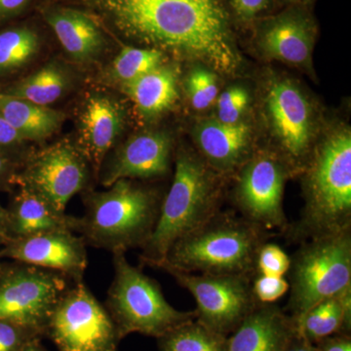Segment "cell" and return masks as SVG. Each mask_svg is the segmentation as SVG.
I'll list each match as a JSON object with an SVG mask.
<instances>
[{
	"mask_svg": "<svg viewBox=\"0 0 351 351\" xmlns=\"http://www.w3.org/2000/svg\"><path fill=\"white\" fill-rule=\"evenodd\" d=\"M127 38L221 73L241 66L226 0H95Z\"/></svg>",
	"mask_w": 351,
	"mask_h": 351,
	"instance_id": "6da1fadb",
	"label": "cell"
},
{
	"mask_svg": "<svg viewBox=\"0 0 351 351\" xmlns=\"http://www.w3.org/2000/svg\"><path fill=\"white\" fill-rule=\"evenodd\" d=\"M304 172V207L301 218L288 225L292 242L351 230V134L343 129L313 149Z\"/></svg>",
	"mask_w": 351,
	"mask_h": 351,
	"instance_id": "7a4b0ae2",
	"label": "cell"
},
{
	"mask_svg": "<svg viewBox=\"0 0 351 351\" xmlns=\"http://www.w3.org/2000/svg\"><path fill=\"white\" fill-rule=\"evenodd\" d=\"M163 197L135 180H119L107 191L85 193V213L71 218V230L87 246L112 253L141 249L156 228Z\"/></svg>",
	"mask_w": 351,
	"mask_h": 351,
	"instance_id": "3957f363",
	"label": "cell"
},
{
	"mask_svg": "<svg viewBox=\"0 0 351 351\" xmlns=\"http://www.w3.org/2000/svg\"><path fill=\"white\" fill-rule=\"evenodd\" d=\"M221 180L198 154L177 152L172 184L163 197L156 228L141 248L144 265L158 267L178 239L221 211Z\"/></svg>",
	"mask_w": 351,
	"mask_h": 351,
	"instance_id": "277c9868",
	"label": "cell"
},
{
	"mask_svg": "<svg viewBox=\"0 0 351 351\" xmlns=\"http://www.w3.org/2000/svg\"><path fill=\"white\" fill-rule=\"evenodd\" d=\"M269 232L234 215L219 211L170 247L157 267L209 276L254 277L258 249Z\"/></svg>",
	"mask_w": 351,
	"mask_h": 351,
	"instance_id": "5b68a950",
	"label": "cell"
},
{
	"mask_svg": "<svg viewBox=\"0 0 351 351\" xmlns=\"http://www.w3.org/2000/svg\"><path fill=\"white\" fill-rule=\"evenodd\" d=\"M112 254L114 277L105 307L112 316L120 339L133 332L158 339L195 319V311H181L171 306L160 285L145 274L141 267L129 263L126 252Z\"/></svg>",
	"mask_w": 351,
	"mask_h": 351,
	"instance_id": "8992f818",
	"label": "cell"
},
{
	"mask_svg": "<svg viewBox=\"0 0 351 351\" xmlns=\"http://www.w3.org/2000/svg\"><path fill=\"white\" fill-rule=\"evenodd\" d=\"M286 313L300 319L311 307L351 287V230L302 242L291 257Z\"/></svg>",
	"mask_w": 351,
	"mask_h": 351,
	"instance_id": "52a82bcc",
	"label": "cell"
},
{
	"mask_svg": "<svg viewBox=\"0 0 351 351\" xmlns=\"http://www.w3.org/2000/svg\"><path fill=\"white\" fill-rule=\"evenodd\" d=\"M44 335L60 351H117L121 339L107 308L83 280L64 291L51 311Z\"/></svg>",
	"mask_w": 351,
	"mask_h": 351,
	"instance_id": "ba28073f",
	"label": "cell"
},
{
	"mask_svg": "<svg viewBox=\"0 0 351 351\" xmlns=\"http://www.w3.org/2000/svg\"><path fill=\"white\" fill-rule=\"evenodd\" d=\"M69 277L17 263L0 271V320L16 323L43 336L51 311L73 283Z\"/></svg>",
	"mask_w": 351,
	"mask_h": 351,
	"instance_id": "9c48e42d",
	"label": "cell"
},
{
	"mask_svg": "<svg viewBox=\"0 0 351 351\" xmlns=\"http://www.w3.org/2000/svg\"><path fill=\"white\" fill-rule=\"evenodd\" d=\"M91 169L76 144L61 141L29 152L18 170L16 184L34 191L58 211L66 213L69 201L86 191Z\"/></svg>",
	"mask_w": 351,
	"mask_h": 351,
	"instance_id": "30bf717a",
	"label": "cell"
},
{
	"mask_svg": "<svg viewBox=\"0 0 351 351\" xmlns=\"http://www.w3.org/2000/svg\"><path fill=\"white\" fill-rule=\"evenodd\" d=\"M196 302L195 320L212 331L228 337L258 306L247 276L189 274L161 267Z\"/></svg>",
	"mask_w": 351,
	"mask_h": 351,
	"instance_id": "8fae6325",
	"label": "cell"
},
{
	"mask_svg": "<svg viewBox=\"0 0 351 351\" xmlns=\"http://www.w3.org/2000/svg\"><path fill=\"white\" fill-rule=\"evenodd\" d=\"M288 166L270 151L257 152L237 172L234 201L241 218L265 232H285L284 189Z\"/></svg>",
	"mask_w": 351,
	"mask_h": 351,
	"instance_id": "7c38bea8",
	"label": "cell"
},
{
	"mask_svg": "<svg viewBox=\"0 0 351 351\" xmlns=\"http://www.w3.org/2000/svg\"><path fill=\"white\" fill-rule=\"evenodd\" d=\"M265 113L278 145L276 156L291 172L302 171L313 154V112L306 95L286 78L270 83Z\"/></svg>",
	"mask_w": 351,
	"mask_h": 351,
	"instance_id": "4fadbf2b",
	"label": "cell"
},
{
	"mask_svg": "<svg viewBox=\"0 0 351 351\" xmlns=\"http://www.w3.org/2000/svg\"><path fill=\"white\" fill-rule=\"evenodd\" d=\"M0 258L60 272L73 282L83 280L88 265L87 245L71 230H58L10 239Z\"/></svg>",
	"mask_w": 351,
	"mask_h": 351,
	"instance_id": "5bb4252c",
	"label": "cell"
},
{
	"mask_svg": "<svg viewBox=\"0 0 351 351\" xmlns=\"http://www.w3.org/2000/svg\"><path fill=\"white\" fill-rule=\"evenodd\" d=\"M172 151L168 133L156 131L132 136L115 149L107 164L101 165V184L108 188L119 180L160 179L170 172Z\"/></svg>",
	"mask_w": 351,
	"mask_h": 351,
	"instance_id": "9a60e30c",
	"label": "cell"
},
{
	"mask_svg": "<svg viewBox=\"0 0 351 351\" xmlns=\"http://www.w3.org/2000/svg\"><path fill=\"white\" fill-rule=\"evenodd\" d=\"M315 25L300 7L263 20L258 27L257 43L263 54L298 66L311 62Z\"/></svg>",
	"mask_w": 351,
	"mask_h": 351,
	"instance_id": "2e32d148",
	"label": "cell"
},
{
	"mask_svg": "<svg viewBox=\"0 0 351 351\" xmlns=\"http://www.w3.org/2000/svg\"><path fill=\"white\" fill-rule=\"evenodd\" d=\"M124 119L123 108L108 95H91L83 104L76 145L96 172L121 136Z\"/></svg>",
	"mask_w": 351,
	"mask_h": 351,
	"instance_id": "e0dca14e",
	"label": "cell"
},
{
	"mask_svg": "<svg viewBox=\"0 0 351 351\" xmlns=\"http://www.w3.org/2000/svg\"><path fill=\"white\" fill-rule=\"evenodd\" d=\"M195 140L201 158L221 176L237 174L250 159L251 129L244 122L223 123L206 119L196 126Z\"/></svg>",
	"mask_w": 351,
	"mask_h": 351,
	"instance_id": "ac0fdd59",
	"label": "cell"
},
{
	"mask_svg": "<svg viewBox=\"0 0 351 351\" xmlns=\"http://www.w3.org/2000/svg\"><path fill=\"white\" fill-rule=\"evenodd\" d=\"M298 331L297 320L276 304H258L228 337L226 351H282Z\"/></svg>",
	"mask_w": 351,
	"mask_h": 351,
	"instance_id": "d6986e66",
	"label": "cell"
},
{
	"mask_svg": "<svg viewBox=\"0 0 351 351\" xmlns=\"http://www.w3.org/2000/svg\"><path fill=\"white\" fill-rule=\"evenodd\" d=\"M46 21L63 49L76 63H92L105 49L101 29L86 14L73 9H57L46 15Z\"/></svg>",
	"mask_w": 351,
	"mask_h": 351,
	"instance_id": "ffe728a7",
	"label": "cell"
},
{
	"mask_svg": "<svg viewBox=\"0 0 351 351\" xmlns=\"http://www.w3.org/2000/svg\"><path fill=\"white\" fill-rule=\"evenodd\" d=\"M6 210L9 240L52 230H71L73 216L58 211L47 200L27 189L20 186Z\"/></svg>",
	"mask_w": 351,
	"mask_h": 351,
	"instance_id": "44dd1931",
	"label": "cell"
},
{
	"mask_svg": "<svg viewBox=\"0 0 351 351\" xmlns=\"http://www.w3.org/2000/svg\"><path fill=\"white\" fill-rule=\"evenodd\" d=\"M178 82V69L163 64L122 86L140 114L144 119H152L174 106L179 97Z\"/></svg>",
	"mask_w": 351,
	"mask_h": 351,
	"instance_id": "7402d4cb",
	"label": "cell"
},
{
	"mask_svg": "<svg viewBox=\"0 0 351 351\" xmlns=\"http://www.w3.org/2000/svg\"><path fill=\"white\" fill-rule=\"evenodd\" d=\"M0 114L25 142L43 143L61 129L64 114L49 107L0 93Z\"/></svg>",
	"mask_w": 351,
	"mask_h": 351,
	"instance_id": "603a6c76",
	"label": "cell"
},
{
	"mask_svg": "<svg viewBox=\"0 0 351 351\" xmlns=\"http://www.w3.org/2000/svg\"><path fill=\"white\" fill-rule=\"evenodd\" d=\"M71 86V75L68 69L59 62L53 61L22 80L2 88L0 93L49 107L68 93Z\"/></svg>",
	"mask_w": 351,
	"mask_h": 351,
	"instance_id": "cb8c5ba5",
	"label": "cell"
},
{
	"mask_svg": "<svg viewBox=\"0 0 351 351\" xmlns=\"http://www.w3.org/2000/svg\"><path fill=\"white\" fill-rule=\"evenodd\" d=\"M297 322L314 345L332 335H351V287L311 307Z\"/></svg>",
	"mask_w": 351,
	"mask_h": 351,
	"instance_id": "d4e9b609",
	"label": "cell"
},
{
	"mask_svg": "<svg viewBox=\"0 0 351 351\" xmlns=\"http://www.w3.org/2000/svg\"><path fill=\"white\" fill-rule=\"evenodd\" d=\"M41 48L38 32L16 27L0 32V76L18 73L38 56Z\"/></svg>",
	"mask_w": 351,
	"mask_h": 351,
	"instance_id": "484cf974",
	"label": "cell"
},
{
	"mask_svg": "<svg viewBox=\"0 0 351 351\" xmlns=\"http://www.w3.org/2000/svg\"><path fill=\"white\" fill-rule=\"evenodd\" d=\"M160 351H226L228 337L191 320L157 339Z\"/></svg>",
	"mask_w": 351,
	"mask_h": 351,
	"instance_id": "4316f807",
	"label": "cell"
},
{
	"mask_svg": "<svg viewBox=\"0 0 351 351\" xmlns=\"http://www.w3.org/2000/svg\"><path fill=\"white\" fill-rule=\"evenodd\" d=\"M164 52L154 48L126 47L120 50L110 66L112 80L124 84L164 64Z\"/></svg>",
	"mask_w": 351,
	"mask_h": 351,
	"instance_id": "83f0119b",
	"label": "cell"
},
{
	"mask_svg": "<svg viewBox=\"0 0 351 351\" xmlns=\"http://www.w3.org/2000/svg\"><path fill=\"white\" fill-rule=\"evenodd\" d=\"M186 90L195 110H206L218 99L217 76L208 69L195 68L186 77Z\"/></svg>",
	"mask_w": 351,
	"mask_h": 351,
	"instance_id": "f1b7e54d",
	"label": "cell"
},
{
	"mask_svg": "<svg viewBox=\"0 0 351 351\" xmlns=\"http://www.w3.org/2000/svg\"><path fill=\"white\" fill-rule=\"evenodd\" d=\"M290 265L291 257L282 247L267 240L258 249L255 276H287Z\"/></svg>",
	"mask_w": 351,
	"mask_h": 351,
	"instance_id": "f546056e",
	"label": "cell"
},
{
	"mask_svg": "<svg viewBox=\"0 0 351 351\" xmlns=\"http://www.w3.org/2000/svg\"><path fill=\"white\" fill-rule=\"evenodd\" d=\"M216 101L217 119L223 123L234 124L241 121L242 115L250 103V97L245 88L232 86L219 95Z\"/></svg>",
	"mask_w": 351,
	"mask_h": 351,
	"instance_id": "4dcf8cb0",
	"label": "cell"
},
{
	"mask_svg": "<svg viewBox=\"0 0 351 351\" xmlns=\"http://www.w3.org/2000/svg\"><path fill=\"white\" fill-rule=\"evenodd\" d=\"M289 282L285 276H267L256 274L252 278V291L258 304H272L289 292Z\"/></svg>",
	"mask_w": 351,
	"mask_h": 351,
	"instance_id": "1f68e13d",
	"label": "cell"
},
{
	"mask_svg": "<svg viewBox=\"0 0 351 351\" xmlns=\"http://www.w3.org/2000/svg\"><path fill=\"white\" fill-rule=\"evenodd\" d=\"M41 335L16 323L0 320V351H20Z\"/></svg>",
	"mask_w": 351,
	"mask_h": 351,
	"instance_id": "d6a6232c",
	"label": "cell"
},
{
	"mask_svg": "<svg viewBox=\"0 0 351 351\" xmlns=\"http://www.w3.org/2000/svg\"><path fill=\"white\" fill-rule=\"evenodd\" d=\"M25 143L20 134L0 114V154L21 166L27 158L23 154V147Z\"/></svg>",
	"mask_w": 351,
	"mask_h": 351,
	"instance_id": "836d02e7",
	"label": "cell"
},
{
	"mask_svg": "<svg viewBox=\"0 0 351 351\" xmlns=\"http://www.w3.org/2000/svg\"><path fill=\"white\" fill-rule=\"evenodd\" d=\"M233 12L243 22L255 20L269 8L271 0H230Z\"/></svg>",
	"mask_w": 351,
	"mask_h": 351,
	"instance_id": "e575fe53",
	"label": "cell"
},
{
	"mask_svg": "<svg viewBox=\"0 0 351 351\" xmlns=\"http://www.w3.org/2000/svg\"><path fill=\"white\" fill-rule=\"evenodd\" d=\"M318 351H351V335L335 334L316 343Z\"/></svg>",
	"mask_w": 351,
	"mask_h": 351,
	"instance_id": "d590c367",
	"label": "cell"
},
{
	"mask_svg": "<svg viewBox=\"0 0 351 351\" xmlns=\"http://www.w3.org/2000/svg\"><path fill=\"white\" fill-rule=\"evenodd\" d=\"M19 168V164L0 154V189H9L16 184V177Z\"/></svg>",
	"mask_w": 351,
	"mask_h": 351,
	"instance_id": "8d00e7d4",
	"label": "cell"
},
{
	"mask_svg": "<svg viewBox=\"0 0 351 351\" xmlns=\"http://www.w3.org/2000/svg\"><path fill=\"white\" fill-rule=\"evenodd\" d=\"M31 0H0V21L10 19L25 8Z\"/></svg>",
	"mask_w": 351,
	"mask_h": 351,
	"instance_id": "74e56055",
	"label": "cell"
},
{
	"mask_svg": "<svg viewBox=\"0 0 351 351\" xmlns=\"http://www.w3.org/2000/svg\"><path fill=\"white\" fill-rule=\"evenodd\" d=\"M282 351H318V348L316 345L311 343L299 329V331L295 332L292 339L288 341Z\"/></svg>",
	"mask_w": 351,
	"mask_h": 351,
	"instance_id": "f35d334b",
	"label": "cell"
},
{
	"mask_svg": "<svg viewBox=\"0 0 351 351\" xmlns=\"http://www.w3.org/2000/svg\"><path fill=\"white\" fill-rule=\"evenodd\" d=\"M8 215L7 210L0 204V249L8 242Z\"/></svg>",
	"mask_w": 351,
	"mask_h": 351,
	"instance_id": "ab89813d",
	"label": "cell"
},
{
	"mask_svg": "<svg viewBox=\"0 0 351 351\" xmlns=\"http://www.w3.org/2000/svg\"><path fill=\"white\" fill-rule=\"evenodd\" d=\"M20 351H46L40 343V338L32 339Z\"/></svg>",
	"mask_w": 351,
	"mask_h": 351,
	"instance_id": "60d3db41",
	"label": "cell"
},
{
	"mask_svg": "<svg viewBox=\"0 0 351 351\" xmlns=\"http://www.w3.org/2000/svg\"><path fill=\"white\" fill-rule=\"evenodd\" d=\"M286 1L295 4V5H304V4H306L308 3V2H311V0H286Z\"/></svg>",
	"mask_w": 351,
	"mask_h": 351,
	"instance_id": "b9f144b4",
	"label": "cell"
},
{
	"mask_svg": "<svg viewBox=\"0 0 351 351\" xmlns=\"http://www.w3.org/2000/svg\"><path fill=\"white\" fill-rule=\"evenodd\" d=\"M1 269H2V267H1V265H0V271H1Z\"/></svg>",
	"mask_w": 351,
	"mask_h": 351,
	"instance_id": "7bdbcfd3",
	"label": "cell"
}]
</instances>
